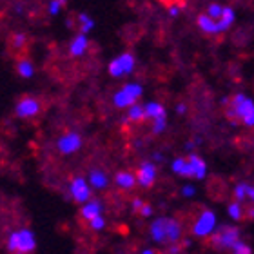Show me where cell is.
Masks as SVG:
<instances>
[{"label": "cell", "instance_id": "cell-1", "mask_svg": "<svg viewBox=\"0 0 254 254\" xmlns=\"http://www.w3.org/2000/svg\"><path fill=\"white\" fill-rule=\"evenodd\" d=\"M149 234H151L154 244L175 245L182 240L184 229H182V223L178 220H175V218L160 216L156 220H153L151 227H149Z\"/></svg>", "mask_w": 254, "mask_h": 254}, {"label": "cell", "instance_id": "cell-2", "mask_svg": "<svg viewBox=\"0 0 254 254\" xmlns=\"http://www.w3.org/2000/svg\"><path fill=\"white\" fill-rule=\"evenodd\" d=\"M225 115L231 122H244L245 118L254 115V102L245 95H234L231 100H225Z\"/></svg>", "mask_w": 254, "mask_h": 254}, {"label": "cell", "instance_id": "cell-3", "mask_svg": "<svg viewBox=\"0 0 254 254\" xmlns=\"http://www.w3.org/2000/svg\"><path fill=\"white\" fill-rule=\"evenodd\" d=\"M7 249L13 254H31L37 249V238L31 229H20L9 234Z\"/></svg>", "mask_w": 254, "mask_h": 254}, {"label": "cell", "instance_id": "cell-4", "mask_svg": "<svg viewBox=\"0 0 254 254\" xmlns=\"http://www.w3.org/2000/svg\"><path fill=\"white\" fill-rule=\"evenodd\" d=\"M143 89L140 84H134V82H131V84H126L122 87V89H118L115 95H113V104H115V107H118V109H127V107L134 106L138 102V98L142 96Z\"/></svg>", "mask_w": 254, "mask_h": 254}, {"label": "cell", "instance_id": "cell-5", "mask_svg": "<svg viewBox=\"0 0 254 254\" xmlns=\"http://www.w3.org/2000/svg\"><path fill=\"white\" fill-rule=\"evenodd\" d=\"M240 240V231L236 227H220L211 234V245L218 251H231Z\"/></svg>", "mask_w": 254, "mask_h": 254}, {"label": "cell", "instance_id": "cell-6", "mask_svg": "<svg viewBox=\"0 0 254 254\" xmlns=\"http://www.w3.org/2000/svg\"><path fill=\"white\" fill-rule=\"evenodd\" d=\"M136 65V59L132 53H122L109 64V74L115 78H122L126 74H131L132 69Z\"/></svg>", "mask_w": 254, "mask_h": 254}, {"label": "cell", "instance_id": "cell-7", "mask_svg": "<svg viewBox=\"0 0 254 254\" xmlns=\"http://www.w3.org/2000/svg\"><path fill=\"white\" fill-rule=\"evenodd\" d=\"M214 231H216V214L212 211H203L196 218L194 225H192V234L198 238H207Z\"/></svg>", "mask_w": 254, "mask_h": 254}, {"label": "cell", "instance_id": "cell-8", "mask_svg": "<svg viewBox=\"0 0 254 254\" xmlns=\"http://www.w3.org/2000/svg\"><path fill=\"white\" fill-rule=\"evenodd\" d=\"M40 111H42V102L38 100V98H35V96H22L15 106L16 118H22V120L37 117Z\"/></svg>", "mask_w": 254, "mask_h": 254}, {"label": "cell", "instance_id": "cell-9", "mask_svg": "<svg viewBox=\"0 0 254 254\" xmlns=\"http://www.w3.org/2000/svg\"><path fill=\"white\" fill-rule=\"evenodd\" d=\"M82 143H84V140L80 136V132L67 131L57 140V149H59L60 154H65V156H67V154L78 153L80 147H82Z\"/></svg>", "mask_w": 254, "mask_h": 254}, {"label": "cell", "instance_id": "cell-10", "mask_svg": "<svg viewBox=\"0 0 254 254\" xmlns=\"http://www.w3.org/2000/svg\"><path fill=\"white\" fill-rule=\"evenodd\" d=\"M69 192L73 196V200L78 201V203L89 201L91 200L89 182H85V178H82V176H74V178H71V184H69Z\"/></svg>", "mask_w": 254, "mask_h": 254}, {"label": "cell", "instance_id": "cell-11", "mask_svg": "<svg viewBox=\"0 0 254 254\" xmlns=\"http://www.w3.org/2000/svg\"><path fill=\"white\" fill-rule=\"evenodd\" d=\"M156 165L153 164V162H149V160H145V162H142V164L138 165L136 169V184L140 187H145V189H149V187H153V184L156 182Z\"/></svg>", "mask_w": 254, "mask_h": 254}, {"label": "cell", "instance_id": "cell-12", "mask_svg": "<svg viewBox=\"0 0 254 254\" xmlns=\"http://www.w3.org/2000/svg\"><path fill=\"white\" fill-rule=\"evenodd\" d=\"M187 160H189V164H190L192 178H194V180H203L205 175H207V164L205 162H203V160L194 153H190L189 156H187Z\"/></svg>", "mask_w": 254, "mask_h": 254}, {"label": "cell", "instance_id": "cell-13", "mask_svg": "<svg viewBox=\"0 0 254 254\" xmlns=\"http://www.w3.org/2000/svg\"><path fill=\"white\" fill-rule=\"evenodd\" d=\"M102 214V203L98 200H93L91 198L89 201L82 203V209H80V216L84 218L85 222H91L93 218L100 216Z\"/></svg>", "mask_w": 254, "mask_h": 254}, {"label": "cell", "instance_id": "cell-14", "mask_svg": "<svg viewBox=\"0 0 254 254\" xmlns=\"http://www.w3.org/2000/svg\"><path fill=\"white\" fill-rule=\"evenodd\" d=\"M87 46H89V40H87V37H85L84 33H80V35H76V37L71 40V44H69V55L71 57H82V55L87 51Z\"/></svg>", "mask_w": 254, "mask_h": 254}, {"label": "cell", "instance_id": "cell-15", "mask_svg": "<svg viewBox=\"0 0 254 254\" xmlns=\"http://www.w3.org/2000/svg\"><path fill=\"white\" fill-rule=\"evenodd\" d=\"M115 184H117L120 189L129 190L136 186V175L131 173V171H120V173H117V176H115Z\"/></svg>", "mask_w": 254, "mask_h": 254}, {"label": "cell", "instance_id": "cell-16", "mask_svg": "<svg viewBox=\"0 0 254 254\" xmlns=\"http://www.w3.org/2000/svg\"><path fill=\"white\" fill-rule=\"evenodd\" d=\"M198 26H200V29L203 33H207V35H218V33H222V29H220V24H218V20H214V18H211V16L207 15H200L198 16Z\"/></svg>", "mask_w": 254, "mask_h": 254}, {"label": "cell", "instance_id": "cell-17", "mask_svg": "<svg viewBox=\"0 0 254 254\" xmlns=\"http://www.w3.org/2000/svg\"><path fill=\"white\" fill-rule=\"evenodd\" d=\"M126 120L129 124H142L147 120V117H145V107L140 106V104H134V106L127 107V117Z\"/></svg>", "mask_w": 254, "mask_h": 254}, {"label": "cell", "instance_id": "cell-18", "mask_svg": "<svg viewBox=\"0 0 254 254\" xmlns=\"http://www.w3.org/2000/svg\"><path fill=\"white\" fill-rule=\"evenodd\" d=\"M173 171H175L178 176H184V178H192V171H190L189 160L184 158V156L173 160Z\"/></svg>", "mask_w": 254, "mask_h": 254}, {"label": "cell", "instance_id": "cell-19", "mask_svg": "<svg viewBox=\"0 0 254 254\" xmlns=\"http://www.w3.org/2000/svg\"><path fill=\"white\" fill-rule=\"evenodd\" d=\"M89 186L95 187V189H106L107 187V175L106 171L102 169H93L89 173Z\"/></svg>", "mask_w": 254, "mask_h": 254}, {"label": "cell", "instance_id": "cell-20", "mask_svg": "<svg viewBox=\"0 0 254 254\" xmlns=\"http://www.w3.org/2000/svg\"><path fill=\"white\" fill-rule=\"evenodd\" d=\"M143 107H145V117H147V120L167 117V115H165V107L162 106V104H158V102H149V104H145Z\"/></svg>", "mask_w": 254, "mask_h": 254}, {"label": "cell", "instance_id": "cell-21", "mask_svg": "<svg viewBox=\"0 0 254 254\" xmlns=\"http://www.w3.org/2000/svg\"><path fill=\"white\" fill-rule=\"evenodd\" d=\"M16 73L20 74L22 78H31L35 74V67H33V62L29 59H18L16 62Z\"/></svg>", "mask_w": 254, "mask_h": 254}, {"label": "cell", "instance_id": "cell-22", "mask_svg": "<svg viewBox=\"0 0 254 254\" xmlns=\"http://www.w3.org/2000/svg\"><path fill=\"white\" fill-rule=\"evenodd\" d=\"M234 22V11L231 9V7H223V13H222V16L218 18V24H220V29L222 31H225L231 24Z\"/></svg>", "mask_w": 254, "mask_h": 254}, {"label": "cell", "instance_id": "cell-23", "mask_svg": "<svg viewBox=\"0 0 254 254\" xmlns=\"http://www.w3.org/2000/svg\"><path fill=\"white\" fill-rule=\"evenodd\" d=\"M227 212L233 220H242V218H244V205H242V201L234 200L233 203H229Z\"/></svg>", "mask_w": 254, "mask_h": 254}, {"label": "cell", "instance_id": "cell-24", "mask_svg": "<svg viewBox=\"0 0 254 254\" xmlns=\"http://www.w3.org/2000/svg\"><path fill=\"white\" fill-rule=\"evenodd\" d=\"M9 44H11V48L16 49V51H20V49L26 48V44H27V37L24 35V33H13L9 38Z\"/></svg>", "mask_w": 254, "mask_h": 254}, {"label": "cell", "instance_id": "cell-25", "mask_svg": "<svg viewBox=\"0 0 254 254\" xmlns=\"http://www.w3.org/2000/svg\"><path fill=\"white\" fill-rule=\"evenodd\" d=\"M78 24H80V33H84V35H87V33L95 27L93 18H91L89 15H85V13H80L78 15Z\"/></svg>", "mask_w": 254, "mask_h": 254}, {"label": "cell", "instance_id": "cell-26", "mask_svg": "<svg viewBox=\"0 0 254 254\" xmlns=\"http://www.w3.org/2000/svg\"><path fill=\"white\" fill-rule=\"evenodd\" d=\"M231 253H233V254H253V249H251V247L247 244H245V242L238 240V242H236V244L233 245Z\"/></svg>", "mask_w": 254, "mask_h": 254}, {"label": "cell", "instance_id": "cell-27", "mask_svg": "<svg viewBox=\"0 0 254 254\" xmlns=\"http://www.w3.org/2000/svg\"><path fill=\"white\" fill-rule=\"evenodd\" d=\"M165 126H167V117L154 118V120H153V132H154V134H160V132L165 129Z\"/></svg>", "mask_w": 254, "mask_h": 254}, {"label": "cell", "instance_id": "cell-28", "mask_svg": "<svg viewBox=\"0 0 254 254\" xmlns=\"http://www.w3.org/2000/svg\"><path fill=\"white\" fill-rule=\"evenodd\" d=\"M234 198L238 201H244L247 198V184H238L234 189Z\"/></svg>", "mask_w": 254, "mask_h": 254}, {"label": "cell", "instance_id": "cell-29", "mask_svg": "<svg viewBox=\"0 0 254 254\" xmlns=\"http://www.w3.org/2000/svg\"><path fill=\"white\" fill-rule=\"evenodd\" d=\"M222 13H223V7L218 4H211L209 5V9H207V15L211 16V18H214V20H218V18L222 16Z\"/></svg>", "mask_w": 254, "mask_h": 254}, {"label": "cell", "instance_id": "cell-30", "mask_svg": "<svg viewBox=\"0 0 254 254\" xmlns=\"http://www.w3.org/2000/svg\"><path fill=\"white\" fill-rule=\"evenodd\" d=\"M89 223V227L93 229V231H102V229L106 227V220H104V216H96V218H93L91 222H87Z\"/></svg>", "mask_w": 254, "mask_h": 254}, {"label": "cell", "instance_id": "cell-31", "mask_svg": "<svg viewBox=\"0 0 254 254\" xmlns=\"http://www.w3.org/2000/svg\"><path fill=\"white\" fill-rule=\"evenodd\" d=\"M62 7L64 5L60 0H51V4H49V15H59Z\"/></svg>", "mask_w": 254, "mask_h": 254}, {"label": "cell", "instance_id": "cell-32", "mask_svg": "<svg viewBox=\"0 0 254 254\" xmlns=\"http://www.w3.org/2000/svg\"><path fill=\"white\" fill-rule=\"evenodd\" d=\"M160 4H164L165 7H173V5H178V7H184L187 0H158Z\"/></svg>", "mask_w": 254, "mask_h": 254}, {"label": "cell", "instance_id": "cell-33", "mask_svg": "<svg viewBox=\"0 0 254 254\" xmlns=\"http://www.w3.org/2000/svg\"><path fill=\"white\" fill-rule=\"evenodd\" d=\"M140 216H143V218H147V216H151L153 214V207H151V203H143V207L140 209V212H138Z\"/></svg>", "mask_w": 254, "mask_h": 254}, {"label": "cell", "instance_id": "cell-34", "mask_svg": "<svg viewBox=\"0 0 254 254\" xmlns=\"http://www.w3.org/2000/svg\"><path fill=\"white\" fill-rule=\"evenodd\" d=\"M196 194V189L192 186H184V189H182V196H186V198H190V196Z\"/></svg>", "mask_w": 254, "mask_h": 254}, {"label": "cell", "instance_id": "cell-35", "mask_svg": "<svg viewBox=\"0 0 254 254\" xmlns=\"http://www.w3.org/2000/svg\"><path fill=\"white\" fill-rule=\"evenodd\" d=\"M143 203H145L143 200H140V198H134V200H132V203H131V209L134 212H140V209L143 207Z\"/></svg>", "mask_w": 254, "mask_h": 254}, {"label": "cell", "instance_id": "cell-36", "mask_svg": "<svg viewBox=\"0 0 254 254\" xmlns=\"http://www.w3.org/2000/svg\"><path fill=\"white\" fill-rule=\"evenodd\" d=\"M242 124H245V126H247V127H253V126H254V115H251V117H247Z\"/></svg>", "mask_w": 254, "mask_h": 254}, {"label": "cell", "instance_id": "cell-37", "mask_svg": "<svg viewBox=\"0 0 254 254\" xmlns=\"http://www.w3.org/2000/svg\"><path fill=\"white\" fill-rule=\"evenodd\" d=\"M247 198L253 200V203H254V187L253 186H247Z\"/></svg>", "mask_w": 254, "mask_h": 254}, {"label": "cell", "instance_id": "cell-38", "mask_svg": "<svg viewBox=\"0 0 254 254\" xmlns=\"http://www.w3.org/2000/svg\"><path fill=\"white\" fill-rule=\"evenodd\" d=\"M176 111L180 113V115H184V113L187 111V106L186 104H178V106H176Z\"/></svg>", "mask_w": 254, "mask_h": 254}, {"label": "cell", "instance_id": "cell-39", "mask_svg": "<svg viewBox=\"0 0 254 254\" xmlns=\"http://www.w3.org/2000/svg\"><path fill=\"white\" fill-rule=\"evenodd\" d=\"M142 254H154V251L153 249H143Z\"/></svg>", "mask_w": 254, "mask_h": 254}, {"label": "cell", "instance_id": "cell-40", "mask_svg": "<svg viewBox=\"0 0 254 254\" xmlns=\"http://www.w3.org/2000/svg\"><path fill=\"white\" fill-rule=\"evenodd\" d=\"M60 2H62V5H65V4H67V0H60Z\"/></svg>", "mask_w": 254, "mask_h": 254}]
</instances>
